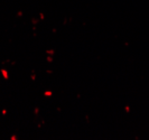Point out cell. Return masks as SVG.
Wrapping results in <instances>:
<instances>
[{
	"label": "cell",
	"instance_id": "cell-1",
	"mask_svg": "<svg viewBox=\"0 0 149 140\" xmlns=\"http://www.w3.org/2000/svg\"><path fill=\"white\" fill-rule=\"evenodd\" d=\"M1 73H2V75H3V77H5L6 80H8V73H7V71H5V70H1Z\"/></svg>",
	"mask_w": 149,
	"mask_h": 140
},
{
	"label": "cell",
	"instance_id": "cell-2",
	"mask_svg": "<svg viewBox=\"0 0 149 140\" xmlns=\"http://www.w3.org/2000/svg\"><path fill=\"white\" fill-rule=\"evenodd\" d=\"M45 95H47V96H49V95H52V92H45Z\"/></svg>",
	"mask_w": 149,
	"mask_h": 140
}]
</instances>
